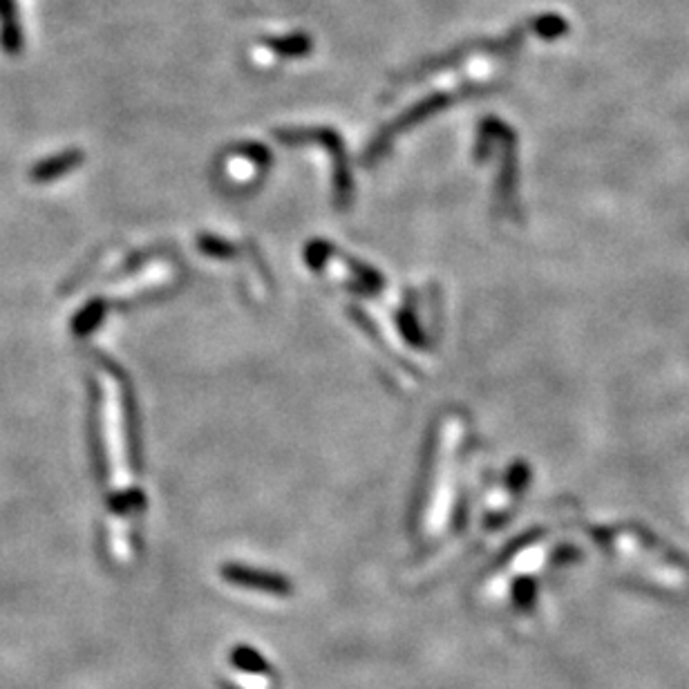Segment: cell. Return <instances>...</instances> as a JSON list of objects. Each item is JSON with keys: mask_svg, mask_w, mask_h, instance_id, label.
<instances>
[{"mask_svg": "<svg viewBox=\"0 0 689 689\" xmlns=\"http://www.w3.org/2000/svg\"><path fill=\"white\" fill-rule=\"evenodd\" d=\"M466 419L459 414H446L434 437L430 468L423 481V497L419 511V531L426 537H439L450 526L455 515L459 493V470L464 457V443L468 437Z\"/></svg>", "mask_w": 689, "mask_h": 689, "instance_id": "obj_1", "label": "cell"}, {"mask_svg": "<svg viewBox=\"0 0 689 689\" xmlns=\"http://www.w3.org/2000/svg\"><path fill=\"white\" fill-rule=\"evenodd\" d=\"M484 88L479 86H461L457 90H443V92H434L428 94V97H423L421 101L414 103L408 110L403 112L401 117H396L392 124L385 126L379 135L374 137V141L370 144V150H367L365 155V162L367 164H374L379 162L381 157H385L390 153V148L394 146V141L399 139L401 135H405L410 128L423 124V121L430 119L432 115H437L443 108L452 106V103H457L459 99H466V97H473V92H481Z\"/></svg>", "mask_w": 689, "mask_h": 689, "instance_id": "obj_2", "label": "cell"}, {"mask_svg": "<svg viewBox=\"0 0 689 689\" xmlns=\"http://www.w3.org/2000/svg\"><path fill=\"white\" fill-rule=\"evenodd\" d=\"M276 139L285 146H302V144H320L327 155L332 157L334 164V200L341 209H347L352 202V177H349L347 168V153L343 146V139L338 137V132L332 128H294V130H278Z\"/></svg>", "mask_w": 689, "mask_h": 689, "instance_id": "obj_3", "label": "cell"}, {"mask_svg": "<svg viewBox=\"0 0 689 689\" xmlns=\"http://www.w3.org/2000/svg\"><path fill=\"white\" fill-rule=\"evenodd\" d=\"M226 157L242 166V168H220V182L231 186L233 191L256 186L253 182H258L260 175L267 173L273 162V155L260 144L233 146V150H229Z\"/></svg>", "mask_w": 689, "mask_h": 689, "instance_id": "obj_4", "label": "cell"}, {"mask_svg": "<svg viewBox=\"0 0 689 689\" xmlns=\"http://www.w3.org/2000/svg\"><path fill=\"white\" fill-rule=\"evenodd\" d=\"M524 39V30H513L508 36H502V39H484V41H475V43H468L464 47H457V50H452L443 56H437V59L426 61L419 68H414L410 72V81L414 79H423L428 77V74L443 70V68H450V65H455L459 61H466L468 56L479 54V52H508V50H515V47L522 43Z\"/></svg>", "mask_w": 689, "mask_h": 689, "instance_id": "obj_5", "label": "cell"}, {"mask_svg": "<svg viewBox=\"0 0 689 689\" xmlns=\"http://www.w3.org/2000/svg\"><path fill=\"white\" fill-rule=\"evenodd\" d=\"M222 575H224V582L233 584L235 589L258 591V593H267V596H278V598L287 596V593L291 591V584L282 578V575L267 573L260 569H249V566H240V564L224 566Z\"/></svg>", "mask_w": 689, "mask_h": 689, "instance_id": "obj_6", "label": "cell"}, {"mask_svg": "<svg viewBox=\"0 0 689 689\" xmlns=\"http://www.w3.org/2000/svg\"><path fill=\"white\" fill-rule=\"evenodd\" d=\"M23 45V27L18 23L16 0H0V47L7 54H18Z\"/></svg>", "mask_w": 689, "mask_h": 689, "instance_id": "obj_7", "label": "cell"}, {"mask_svg": "<svg viewBox=\"0 0 689 689\" xmlns=\"http://www.w3.org/2000/svg\"><path fill=\"white\" fill-rule=\"evenodd\" d=\"M262 45L271 50L273 54L282 56V59H302L314 52V39L305 32H294L285 36H271V39H264Z\"/></svg>", "mask_w": 689, "mask_h": 689, "instance_id": "obj_8", "label": "cell"}, {"mask_svg": "<svg viewBox=\"0 0 689 689\" xmlns=\"http://www.w3.org/2000/svg\"><path fill=\"white\" fill-rule=\"evenodd\" d=\"M79 162H81V153H74V150H70V153H63L59 157H52V159H47V162L39 164V168L34 171V177L36 179H52L56 175L68 173L70 168H74V164H79Z\"/></svg>", "mask_w": 689, "mask_h": 689, "instance_id": "obj_9", "label": "cell"}, {"mask_svg": "<svg viewBox=\"0 0 689 689\" xmlns=\"http://www.w3.org/2000/svg\"><path fill=\"white\" fill-rule=\"evenodd\" d=\"M528 27H531V32H535L537 36H542V39H558V36L566 34V30H569V25H566L564 18L555 14L537 16Z\"/></svg>", "mask_w": 689, "mask_h": 689, "instance_id": "obj_10", "label": "cell"}]
</instances>
